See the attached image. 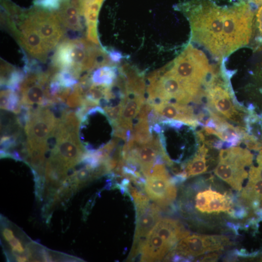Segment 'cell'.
<instances>
[{"label": "cell", "instance_id": "cell-15", "mask_svg": "<svg viewBox=\"0 0 262 262\" xmlns=\"http://www.w3.org/2000/svg\"><path fill=\"white\" fill-rule=\"evenodd\" d=\"M61 23L72 32L81 31L82 29L81 16L83 11L72 5L66 0H62L59 10L55 11Z\"/></svg>", "mask_w": 262, "mask_h": 262}, {"label": "cell", "instance_id": "cell-19", "mask_svg": "<svg viewBox=\"0 0 262 262\" xmlns=\"http://www.w3.org/2000/svg\"><path fill=\"white\" fill-rule=\"evenodd\" d=\"M131 132V137L141 144L149 143L153 138L148 119L136 120Z\"/></svg>", "mask_w": 262, "mask_h": 262}, {"label": "cell", "instance_id": "cell-8", "mask_svg": "<svg viewBox=\"0 0 262 262\" xmlns=\"http://www.w3.org/2000/svg\"><path fill=\"white\" fill-rule=\"evenodd\" d=\"M215 79L205 90L208 100V108L216 112L220 115L233 121L240 122L242 115L236 110V106L232 103V92L223 84H215Z\"/></svg>", "mask_w": 262, "mask_h": 262}, {"label": "cell", "instance_id": "cell-10", "mask_svg": "<svg viewBox=\"0 0 262 262\" xmlns=\"http://www.w3.org/2000/svg\"><path fill=\"white\" fill-rule=\"evenodd\" d=\"M153 110L164 120L170 119L182 122L196 128L199 126L193 107L187 104L168 101L152 105Z\"/></svg>", "mask_w": 262, "mask_h": 262}, {"label": "cell", "instance_id": "cell-1", "mask_svg": "<svg viewBox=\"0 0 262 262\" xmlns=\"http://www.w3.org/2000/svg\"><path fill=\"white\" fill-rule=\"evenodd\" d=\"M180 6L189 18L193 40L216 57L227 56L225 35L230 5L219 6L212 0H192Z\"/></svg>", "mask_w": 262, "mask_h": 262}, {"label": "cell", "instance_id": "cell-6", "mask_svg": "<svg viewBox=\"0 0 262 262\" xmlns=\"http://www.w3.org/2000/svg\"><path fill=\"white\" fill-rule=\"evenodd\" d=\"M26 16L49 52L53 50L63 35L62 24L55 12L36 10Z\"/></svg>", "mask_w": 262, "mask_h": 262}, {"label": "cell", "instance_id": "cell-5", "mask_svg": "<svg viewBox=\"0 0 262 262\" xmlns=\"http://www.w3.org/2000/svg\"><path fill=\"white\" fill-rule=\"evenodd\" d=\"M224 236L193 234L180 241L166 258L177 254L190 260L207 252L222 249L229 244Z\"/></svg>", "mask_w": 262, "mask_h": 262}, {"label": "cell", "instance_id": "cell-20", "mask_svg": "<svg viewBox=\"0 0 262 262\" xmlns=\"http://www.w3.org/2000/svg\"><path fill=\"white\" fill-rule=\"evenodd\" d=\"M62 1V0H35L34 4L44 9L54 11L60 8Z\"/></svg>", "mask_w": 262, "mask_h": 262}, {"label": "cell", "instance_id": "cell-13", "mask_svg": "<svg viewBox=\"0 0 262 262\" xmlns=\"http://www.w3.org/2000/svg\"><path fill=\"white\" fill-rule=\"evenodd\" d=\"M127 95L122 100L123 106L117 126L127 131H132L133 120L138 115L141 107L146 101L145 96Z\"/></svg>", "mask_w": 262, "mask_h": 262}, {"label": "cell", "instance_id": "cell-11", "mask_svg": "<svg viewBox=\"0 0 262 262\" xmlns=\"http://www.w3.org/2000/svg\"><path fill=\"white\" fill-rule=\"evenodd\" d=\"M233 198L229 194L223 195L209 189L196 195L195 207L202 213L228 212L233 206Z\"/></svg>", "mask_w": 262, "mask_h": 262}, {"label": "cell", "instance_id": "cell-14", "mask_svg": "<svg viewBox=\"0 0 262 262\" xmlns=\"http://www.w3.org/2000/svg\"><path fill=\"white\" fill-rule=\"evenodd\" d=\"M83 16L87 25L88 40L99 44L97 33L98 17L100 8L104 0H82Z\"/></svg>", "mask_w": 262, "mask_h": 262}, {"label": "cell", "instance_id": "cell-23", "mask_svg": "<svg viewBox=\"0 0 262 262\" xmlns=\"http://www.w3.org/2000/svg\"><path fill=\"white\" fill-rule=\"evenodd\" d=\"M109 56L112 62L118 63L122 58L121 53L115 50H111L109 52Z\"/></svg>", "mask_w": 262, "mask_h": 262}, {"label": "cell", "instance_id": "cell-4", "mask_svg": "<svg viewBox=\"0 0 262 262\" xmlns=\"http://www.w3.org/2000/svg\"><path fill=\"white\" fill-rule=\"evenodd\" d=\"M187 233V229L180 222L161 218L142 244L140 261L159 262L165 259Z\"/></svg>", "mask_w": 262, "mask_h": 262}, {"label": "cell", "instance_id": "cell-16", "mask_svg": "<svg viewBox=\"0 0 262 262\" xmlns=\"http://www.w3.org/2000/svg\"><path fill=\"white\" fill-rule=\"evenodd\" d=\"M208 152V149L203 144L198 147L193 156L181 164L187 178L202 174L207 171L206 157Z\"/></svg>", "mask_w": 262, "mask_h": 262}, {"label": "cell", "instance_id": "cell-7", "mask_svg": "<svg viewBox=\"0 0 262 262\" xmlns=\"http://www.w3.org/2000/svg\"><path fill=\"white\" fill-rule=\"evenodd\" d=\"M143 190L148 198L161 210L174 207L177 189L168 171L146 177Z\"/></svg>", "mask_w": 262, "mask_h": 262}, {"label": "cell", "instance_id": "cell-21", "mask_svg": "<svg viewBox=\"0 0 262 262\" xmlns=\"http://www.w3.org/2000/svg\"><path fill=\"white\" fill-rule=\"evenodd\" d=\"M229 216L233 218L242 219L248 214V209L244 205H239L235 209L232 208L228 212Z\"/></svg>", "mask_w": 262, "mask_h": 262}, {"label": "cell", "instance_id": "cell-24", "mask_svg": "<svg viewBox=\"0 0 262 262\" xmlns=\"http://www.w3.org/2000/svg\"><path fill=\"white\" fill-rule=\"evenodd\" d=\"M256 17L258 24V28L260 32L262 33V4L257 11Z\"/></svg>", "mask_w": 262, "mask_h": 262}, {"label": "cell", "instance_id": "cell-18", "mask_svg": "<svg viewBox=\"0 0 262 262\" xmlns=\"http://www.w3.org/2000/svg\"><path fill=\"white\" fill-rule=\"evenodd\" d=\"M119 72V69L114 65L103 66L94 72L91 80L94 85L110 87L115 82Z\"/></svg>", "mask_w": 262, "mask_h": 262}, {"label": "cell", "instance_id": "cell-17", "mask_svg": "<svg viewBox=\"0 0 262 262\" xmlns=\"http://www.w3.org/2000/svg\"><path fill=\"white\" fill-rule=\"evenodd\" d=\"M219 159L220 161L234 163L245 167L251 164L253 155L246 148L232 147L221 149Z\"/></svg>", "mask_w": 262, "mask_h": 262}, {"label": "cell", "instance_id": "cell-12", "mask_svg": "<svg viewBox=\"0 0 262 262\" xmlns=\"http://www.w3.org/2000/svg\"><path fill=\"white\" fill-rule=\"evenodd\" d=\"M214 172L218 178L237 191L242 190L243 181L248 175L245 167L233 163L220 161Z\"/></svg>", "mask_w": 262, "mask_h": 262}, {"label": "cell", "instance_id": "cell-2", "mask_svg": "<svg viewBox=\"0 0 262 262\" xmlns=\"http://www.w3.org/2000/svg\"><path fill=\"white\" fill-rule=\"evenodd\" d=\"M109 61V57L104 51L82 38L65 40L57 47L52 58L55 68L69 73L74 78Z\"/></svg>", "mask_w": 262, "mask_h": 262}, {"label": "cell", "instance_id": "cell-22", "mask_svg": "<svg viewBox=\"0 0 262 262\" xmlns=\"http://www.w3.org/2000/svg\"><path fill=\"white\" fill-rule=\"evenodd\" d=\"M219 257V255L217 253H211L206 255L199 259H197L196 261L198 262H215L216 261Z\"/></svg>", "mask_w": 262, "mask_h": 262}, {"label": "cell", "instance_id": "cell-25", "mask_svg": "<svg viewBox=\"0 0 262 262\" xmlns=\"http://www.w3.org/2000/svg\"><path fill=\"white\" fill-rule=\"evenodd\" d=\"M248 1L256 5L262 4V0H248Z\"/></svg>", "mask_w": 262, "mask_h": 262}, {"label": "cell", "instance_id": "cell-9", "mask_svg": "<svg viewBox=\"0 0 262 262\" xmlns=\"http://www.w3.org/2000/svg\"><path fill=\"white\" fill-rule=\"evenodd\" d=\"M161 211L157 204L150 203L145 209L136 213L133 242L127 260L131 261L139 255L142 244L161 218Z\"/></svg>", "mask_w": 262, "mask_h": 262}, {"label": "cell", "instance_id": "cell-3", "mask_svg": "<svg viewBox=\"0 0 262 262\" xmlns=\"http://www.w3.org/2000/svg\"><path fill=\"white\" fill-rule=\"evenodd\" d=\"M168 66L194 99L201 92V86L205 84L213 72L204 53L191 45Z\"/></svg>", "mask_w": 262, "mask_h": 262}]
</instances>
